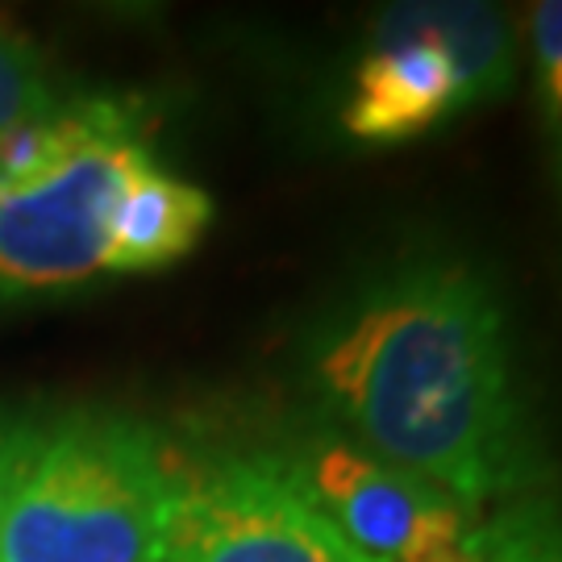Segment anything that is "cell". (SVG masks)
<instances>
[{
    "label": "cell",
    "mask_w": 562,
    "mask_h": 562,
    "mask_svg": "<svg viewBox=\"0 0 562 562\" xmlns=\"http://www.w3.org/2000/svg\"><path fill=\"white\" fill-rule=\"evenodd\" d=\"M517 30L501 4H392L371 25L338 121L362 146L417 142L459 113L504 101L517 83Z\"/></svg>",
    "instance_id": "obj_3"
},
{
    "label": "cell",
    "mask_w": 562,
    "mask_h": 562,
    "mask_svg": "<svg viewBox=\"0 0 562 562\" xmlns=\"http://www.w3.org/2000/svg\"><path fill=\"white\" fill-rule=\"evenodd\" d=\"M280 459L367 559L475 562L480 517L438 483L334 434L304 438Z\"/></svg>",
    "instance_id": "obj_6"
},
{
    "label": "cell",
    "mask_w": 562,
    "mask_h": 562,
    "mask_svg": "<svg viewBox=\"0 0 562 562\" xmlns=\"http://www.w3.org/2000/svg\"><path fill=\"white\" fill-rule=\"evenodd\" d=\"M529 50L538 59L550 130H562V0H546L529 9Z\"/></svg>",
    "instance_id": "obj_10"
},
{
    "label": "cell",
    "mask_w": 562,
    "mask_h": 562,
    "mask_svg": "<svg viewBox=\"0 0 562 562\" xmlns=\"http://www.w3.org/2000/svg\"><path fill=\"white\" fill-rule=\"evenodd\" d=\"M167 446L117 413L30 425L0 521V562H162Z\"/></svg>",
    "instance_id": "obj_2"
},
{
    "label": "cell",
    "mask_w": 562,
    "mask_h": 562,
    "mask_svg": "<svg viewBox=\"0 0 562 562\" xmlns=\"http://www.w3.org/2000/svg\"><path fill=\"white\" fill-rule=\"evenodd\" d=\"M313 392L362 450L438 483L475 517L542 496L546 446L513 317L467 255L413 250L317 325Z\"/></svg>",
    "instance_id": "obj_1"
},
{
    "label": "cell",
    "mask_w": 562,
    "mask_h": 562,
    "mask_svg": "<svg viewBox=\"0 0 562 562\" xmlns=\"http://www.w3.org/2000/svg\"><path fill=\"white\" fill-rule=\"evenodd\" d=\"M162 562H375L325 517L276 450L176 454Z\"/></svg>",
    "instance_id": "obj_5"
},
{
    "label": "cell",
    "mask_w": 562,
    "mask_h": 562,
    "mask_svg": "<svg viewBox=\"0 0 562 562\" xmlns=\"http://www.w3.org/2000/svg\"><path fill=\"white\" fill-rule=\"evenodd\" d=\"M150 155L138 113L113 97L71 101V130L30 176L0 183V296L59 292L104 271L109 213Z\"/></svg>",
    "instance_id": "obj_4"
},
{
    "label": "cell",
    "mask_w": 562,
    "mask_h": 562,
    "mask_svg": "<svg viewBox=\"0 0 562 562\" xmlns=\"http://www.w3.org/2000/svg\"><path fill=\"white\" fill-rule=\"evenodd\" d=\"M209 225H213V196L201 183L159 167L155 155H142L121 180L109 213L104 271L117 276L162 271L188 259L209 234Z\"/></svg>",
    "instance_id": "obj_7"
},
{
    "label": "cell",
    "mask_w": 562,
    "mask_h": 562,
    "mask_svg": "<svg viewBox=\"0 0 562 562\" xmlns=\"http://www.w3.org/2000/svg\"><path fill=\"white\" fill-rule=\"evenodd\" d=\"M25 438H30V422H13V417H0V521H4V504L18 480L21 454H25Z\"/></svg>",
    "instance_id": "obj_11"
},
{
    "label": "cell",
    "mask_w": 562,
    "mask_h": 562,
    "mask_svg": "<svg viewBox=\"0 0 562 562\" xmlns=\"http://www.w3.org/2000/svg\"><path fill=\"white\" fill-rule=\"evenodd\" d=\"M55 109L59 101L50 92L34 42L25 38L18 25L0 21V142Z\"/></svg>",
    "instance_id": "obj_9"
},
{
    "label": "cell",
    "mask_w": 562,
    "mask_h": 562,
    "mask_svg": "<svg viewBox=\"0 0 562 562\" xmlns=\"http://www.w3.org/2000/svg\"><path fill=\"white\" fill-rule=\"evenodd\" d=\"M554 146H559V150H554V162H559V192H562V130H554Z\"/></svg>",
    "instance_id": "obj_12"
},
{
    "label": "cell",
    "mask_w": 562,
    "mask_h": 562,
    "mask_svg": "<svg viewBox=\"0 0 562 562\" xmlns=\"http://www.w3.org/2000/svg\"><path fill=\"white\" fill-rule=\"evenodd\" d=\"M475 562H562V508L525 496L480 517Z\"/></svg>",
    "instance_id": "obj_8"
}]
</instances>
